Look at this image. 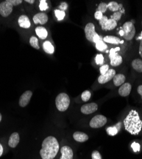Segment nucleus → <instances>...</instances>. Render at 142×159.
Returning a JSON list of instances; mask_svg holds the SVG:
<instances>
[{"label":"nucleus","mask_w":142,"mask_h":159,"mask_svg":"<svg viewBox=\"0 0 142 159\" xmlns=\"http://www.w3.org/2000/svg\"><path fill=\"white\" fill-rule=\"evenodd\" d=\"M132 66L135 70L138 73H142V60L136 59L132 62Z\"/></svg>","instance_id":"nucleus-23"},{"label":"nucleus","mask_w":142,"mask_h":159,"mask_svg":"<svg viewBox=\"0 0 142 159\" xmlns=\"http://www.w3.org/2000/svg\"><path fill=\"white\" fill-rule=\"evenodd\" d=\"M95 62L98 65H102L104 62V57L102 54H98L95 57Z\"/></svg>","instance_id":"nucleus-33"},{"label":"nucleus","mask_w":142,"mask_h":159,"mask_svg":"<svg viewBox=\"0 0 142 159\" xmlns=\"http://www.w3.org/2000/svg\"><path fill=\"white\" fill-rule=\"evenodd\" d=\"M107 123V118L104 115H97L92 118L90 122V126L92 128L97 129L104 126Z\"/></svg>","instance_id":"nucleus-6"},{"label":"nucleus","mask_w":142,"mask_h":159,"mask_svg":"<svg viewBox=\"0 0 142 159\" xmlns=\"http://www.w3.org/2000/svg\"><path fill=\"white\" fill-rule=\"evenodd\" d=\"M113 83L115 86H120L124 84L125 81V76L123 74L115 75L113 77Z\"/></svg>","instance_id":"nucleus-18"},{"label":"nucleus","mask_w":142,"mask_h":159,"mask_svg":"<svg viewBox=\"0 0 142 159\" xmlns=\"http://www.w3.org/2000/svg\"><path fill=\"white\" fill-rule=\"evenodd\" d=\"M116 71L115 70L109 69V70L105 74L100 75L98 78V82L100 84H104L109 81H110L112 78L115 76Z\"/></svg>","instance_id":"nucleus-8"},{"label":"nucleus","mask_w":142,"mask_h":159,"mask_svg":"<svg viewBox=\"0 0 142 159\" xmlns=\"http://www.w3.org/2000/svg\"><path fill=\"white\" fill-rule=\"evenodd\" d=\"M125 130L132 135H137L142 128V121L138 113L136 110H131L124 121Z\"/></svg>","instance_id":"nucleus-2"},{"label":"nucleus","mask_w":142,"mask_h":159,"mask_svg":"<svg viewBox=\"0 0 142 159\" xmlns=\"http://www.w3.org/2000/svg\"><path fill=\"white\" fill-rule=\"evenodd\" d=\"M101 38L99 36V35L97 33L95 36H94V38H93V42L94 43H97L98 42H99L100 40H101Z\"/></svg>","instance_id":"nucleus-39"},{"label":"nucleus","mask_w":142,"mask_h":159,"mask_svg":"<svg viewBox=\"0 0 142 159\" xmlns=\"http://www.w3.org/2000/svg\"><path fill=\"white\" fill-rule=\"evenodd\" d=\"M95 47H96V48H97L98 50H99V51H100V52H104V51H105V50L107 49L108 46H107V45L101 39V40H100V41L98 42L97 43H95Z\"/></svg>","instance_id":"nucleus-25"},{"label":"nucleus","mask_w":142,"mask_h":159,"mask_svg":"<svg viewBox=\"0 0 142 159\" xmlns=\"http://www.w3.org/2000/svg\"><path fill=\"white\" fill-rule=\"evenodd\" d=\"M91 92L89 90H85L81 94V99L84 102H86L90 99V98H91Z\"/></svg>","instance_id":"nucleus-29"},{"label":"nucleus","mask_w":142,"mask_h":159,"mask_svg":"<svg viewBox=\"0 0 142 159\" xmlns=\"http://www.w3.org/2000/svg\"><path fill=\"white\" fill-rule=\"evenodd\" d=\"M122 30L124 32V36L125 39L130 41L135 37L136 33L135 27L132 22H126L123 25Z\"/></svg>","instance_id":"nucleus-5"},{"label":"nucleus","mask_w":142,"mask_h":159,"mask_svg":"<svg viewBox=\"0 0 142 159\" xmlns=\"http://www.w3.org/2000/svg\"><path fill=\"white\" fill-rule=\"evenodd\" d=\"M110 63L112 66H118L122 63V57L118 54L110 58Z\"/></svg>","instance_id":"nucleus-24"},{"label":"nucleus","mask_w":142,"mask_h":159,"mask_svg":"<svg viewBox=\"0 0 142 159\" xmlns=\"http://www.w3.org/2000/svg\"><path fill=\"white\" fill-rule=\"evenodd\" d=\"M117 25V21H115L113 19H108V20L105 23V24L101 26L102 29L104 31H111L116 28Z\"/></svg>","instance_id":"nucleus-16"},{"label":"nucleus","mask_w":142,"mask_h":159,"mask_svg":"<svg viewBox=\"0 0 142 159\" xmlns=\"http://www.w3.org/2000/svg\"><path fill=\"white\" fill-rule=\"evenodd\" d=\"M73 138L75 141L80 142V143H83L86 141L88 139V136L86 134L82 132H75L73 134Z\"/></svg>","instance_id":"nucleus-17"},{"label":"nucleus","mask_w":142,"mask_h":159,"mask_svg":"<svg viewBox=\"0 0 142 159\" xmlns=\"http://www.w3.org/2000/svg\"><path fill=\"white\" fill-rule=\"evenodd\" d=\"M33 95L32 92L30 90H27L24 92L22 94V96L20 97L19 104V106L21 107H26L29 104L30 99L32 98V96Z\"/></svg>","instance_id":"nucleus-10"},{"label":"nucleus","mask_w":142,"mask_h":159,"mask_svg":"<svg viewBox=\"0 0 142 159\" xmlns=\"http://www.w3.org/2000/svg\"><path fill=\"white\" fill-rule=\"evenodd\" d=\"M3 153V146L2 145V144L0 143V157L2 155Z\"/></svg>","instance_id":"nucleus-42"},{"label":"nucleus","mask_w":142,"mask_h":159,"mask_svg":"<svg viewBox=\"0 0 142 159\" xmlns=\"http://www.w3.org/2000/svg\"><path fill=\"white\" fill-rule=\"evenodd\" d=\"M139 54L140 55V56L142 58V39L140 42V48H139Z\"/></svg>","instance_id":"nucleus-41"},{"label":"nucleus","mask_w":142,"mask_h":159,"mask_svg":"<svg viewBox=\"0 0 142 159\" xmlns=\"http://www.w3.org/2000/svg\"><path fill=\"white\" fill-rule=\"evenodd\" d=\"M108 8L112 11H118V10L120 9L119 4H118L115 2H110L108 4Z\"/></svg>","instance_id":"nucleus-26"},{"label":"nucleus","mask_w":142,"mask_h":159,"mask_svg":"<svg viewBox=\"0 0 142 159\" xmlns=\"http://www.w3.org/2000/svg\"><path fill=\"white\" fill-rule=\"evenodd\" d=\"M61 154L60 159H73V151L68 146H63L61 148Z\"/></svg>","instance_id":"nucleus-12"},{"label":"nucleus","mask_w":142,"mask_h":159,"mask_svg":"<svg viewBox=\"0 0 142 159\" xmlns=\"http://www.w3.org/2000/svg\"><path fill=\"white\" fill-rule=\"evenodd\" d=\"M122 13L120 11H115L114 12V14H113V16L111 17V19H114L115 21H118L121 19L122 17Z\"/></svg>","instance_id":"nucleus-31"},{"label":"nucleus","mask_w":142,"mask_h":159,"mask_svg":"<svg viewBox=\"0 0 142 159\" xmlns=\"http://www.w3.org/2000/svg\"><path fill=\"white\" fill-rule=\"evenodd\" d=\"M92 159H102V157L98 151L94 150L92 153Z\"/></svg>","instance_id":"nucleus-35"},{"label":"nucleus","mask_w":142,"mask_h":159,"mask_svg":"<svg viewBox=\"0 0 142 159\" xmlns=\"http://www.w3.org/2000/svg\"><path fill=\"white\" fill-rule=\"evenodd\" d=\"M57 109L60 111H66L70 104L69 96L66 93L59 94L55 100Z\"/></svg>","instance_id":"nucleus-4"},{"label":"nucleus","mask_w":142,"mask_h":159,"mask_svg":"<svg viewBox=\"0 0 142 159\" xmlns=\"http://www.w3.org/2000/svg\"><path fill=\"white\" fill-rule=\"evenodd\" d=\"M43 49L46 53L49 54H53L55 52V48L53 45L49 41H46L43 43Z\"/></svg>","instance_id":"nucleus-22"},{"label":"nucleus","mask_w":142,"mask_h":159,"mask_svg":"<svg viewBox=\"0 0 142 159\" xmlns=\"http://www.w3.org/2000/svg\"><path fill=\"white\" fill-rule=\"evenodd\" d=\"M67 8H68V5H67V3H66V2L61 3L60 4V5L59 6V9H60V10H61V11H65Z\"/></svg>","instance_id":"nucleus-37"},{"label":"nucleus","mask_w":142,"mask_h":159,"mask_svg":"<svg viewBox=\"0 0 142 159\" xmlns=\"http://www.w3.org/2000/svg\"><path fill=\"white\" fill-rule=\"evenodd\" d=\"M19 141H20V138H19V134L17 132H14V133H12L10 136V138L8 140V146L12 148H14L19 144Z\"/></svg>","instance_id":"nucleus-14"},{"label":"nucleus","mask_w":142,"mask_h":159,"mask_svg":"<svg viewBox=\"0 0 142 159\" xmlns=\"http://www.w3.org/2000/svg\"><path fill=\"white\" fill-rule=\"evenodd\" d=\"M55 14L57 18V20L58 21L62 20L66 16V13L63 11H61L60 10H55Z\"/></svg>","instance_id":"nucleus-28"},{"label":"nucleus","mask_w":142,"mask_h":159,"mask_svg":"<svg viewBox=\"0 0 142 159\" xmlns=\"http://www.w3.org/2000/svg\"><path fill=\"white\" fill-rule=\"evenodd\" d=\"M103 42L106 43H109L111 44H119L121 42L120 39L118 37L114 36H106L103 38Z\"/></svg>","instance_id":"nucleus-19"},{"label":"nucleus","mask_w":142,"mask_h":159,"mask_svg":"<svg viewBox=\"0 0 142 159\" xmlns=\"http://www.w3.org/2000/svg\"><path fill=\"white\" fill-rule=\"evenodd\" d=\"M124 43V41H121V42H120V43Z\"/></svg>","instance_id":"nucleus-46"},{"label":"nucleus","mask_w":142,"mask_h":159,"mask_svg":"<svg viewBox=\"0 0 142 159\" xmlns=\"http://www.w3.org/2000/svg\"><path fill=\"white\" fill-rule=\"evenodd\" d=\"M33 22L35 24H45L48 21V16L44 12L38 13V14H35L33 17Z\"/></svg>","instance_id":"nucleus-11"},{"label":"nucleus","mask_w":142,"mask_h":159,"mask_svg":"<svg viewBox=\"0 0 142 159\" xmlns=\"http://www.w3.org/2000/svg\"><path fill=\"white\" fill-rule=\"evenodd\" d=\"M132 86L130 83H125L122 84L119 89V94L122 97H126L131 93Z\"/></svg>","instance_id":"nucleus-13"},{"label":"nucleus","mask_w":142,"mask_h":159,"mask_svg":"<svg viewBox=\"0 0 142 159\" xmlns=\"http://www.w3.org/2000/svg\"><path fill=\"white\" fill-rule=\"evenodd\" d=\"M2 115L1 113H0V122L2 121Z\"/></svg>","instance_id":"nucleus-45"},{"label":"nucleus","mask_w":142,"mask_h":159,"mask_svg":"<svg viewBox=\"0 0 142 159\" xmlns=\"http://www.w3.org/2000/svg\"><path fill=\"white\" fill-rule=\"evenodd\" d=\"M109 70V66L108 64H105L100 66V72L101 75H105Z\"/></svg>","instance_id":"nucleus-34"},{"label":"nucleus","mask_w":142,"mask_h":159,"mask_svg":"<svg viewBox=\"0 0 142 159\" xmlns=\"http://www.w3.org/2000/svg\"><path fill=\"white\" fill-rule=\"evenodd\" d=\"M108 8V5L105 3H101L98 6V11H100L101 13H105L107 10Z\"/></svg>","instance_id":"nucleus-30"},{"label":"nucleus","mask_w":142,"mask_h":159,"mask_svg":"<svg viewBox=\"0 0 142 159\" xmlns=\"http://www.w3.org/2000/svg\"><path fill=\"white\" fill-rule=\"evenodd\" d=\"M120 126H121V123L119 122V123H118V124L115 125L113 127H109L106 128L107 133L110 136L116 135L119 132V130L120 129Z\"/></svg>","instance_id":"nucleus-20"},{"label":"nucleus","mask_w":142,"mask_h":159,"mask_svg":"<svg viewBox=\"0 0 142 159\" xmlns=\"http://www.w3.org/2000/svg\"><path fill=\"white\" fill-rule=\"evenodd\" d=\"M22 2V0H6L0 3V15L3 17L9 16L13 10V7L19 5Z\"/></svg>","instance_id":"nucleus-3"},{"label":"nucleus","mask_w":142,"mask_h":159,"mask_svg":"<svg viewBox=\"0 0 142 159\" xmlns=\"http://www.w3.org/2000/svg\"><path fill=\"white\" fill-rule=\"evenodd\" d=\"M94 16H95V19L100 20L102 18L103 15H102V13H101L100 11H99L97 10V11H96V12L95 13Z\"/></svg>","instance_id":"nucleus-38"},{"label":"nucleus","mask_w":142,"mask_h":159,"mask_svg":"<svg viewBox=\"0 0 142 159\" xmlns=\"http://www.w3.org/2000/svg\"><path fill=\"white\" fill-rule=\"evenodd\" d=\"M138 94L141 96V99H142V85H140V86H138V89H137Z\"/></svg>","instance_id":"nucleus-40"},{"label":"nucleus","mask_w":142,"mask_h":159,"mask_svg":"<svg viewBox=\"0 0 142 159\" xmlns=\"http://www.w3.org/2000/svg\"><path fill=\"white\" fill-rule=\"evenodd\" d=\"M131 147L133 148V149L135 152H137L140 151V144L138 143H136V142L133 143V144L131 145Z\"/></svg>","instance_id":"nucleus-36"},{"label":"nucleus","mask_w":142,"mask_h":159,"mask_svg":"<svg viewBox=\"0 0 142 159\" xmlns=\"http://www.w3.org/2000/svg\"><path fill=\"white\" fill-rule=\"evenodd\" d=\"M119 34H120L121 36H124V32L122 31V30L120 31V32H119Z\"/></svg>","instance_id":"nucleus-44"},{"label":"nucleus","mask_w":142,"mask_h":159,"mask_svg":"<svg viewBox=\"0 0 142 159\" xmlns=\"http://www.w3.org/2000/svg\"><path fill=\"white\" fill-rule=\"evenodd\" d=\"M35 32H36L37 35L42 39H46L48 34L46 29L44 27H42V26L37 27L35 29Z\"/></svg>","instance_id":"nucleus-21"},{"label":"nucleus","mask_w":142,"mask_h":159,"mask_svg":"<svg viewBox=\"0 0 142 159\" xmlns=\"http://www.w3.org/2000/svg\"><path fill=\"white\" fill-rule=\"evenodd\" d=\"M18 24L21 28L24 29H28L31 26V22L29 18L25 15H22L19 17Z\"/></svg>","instance_id":"nucleus-15"},{"label":"nucleus","mask_w":142,"mask_h":159,"mask_svg":"<svg viewBox=\"0 0 142 159\" xmlns=\"http://www.w3.org/2000/svg\"><path fill=\"white\" fill-rule=\"evenodd\" d=\"M60 149L59 143L56 138L48 136L44 139L40 155L42 159H53Z\"/></svg>","instance_id":"nucleus-1"},{"label":"nucleus","mask_w":142,"mask_h":159,"mask_svg":"<svg viewBox=\"0 0 142 159\" xmlns=\"http://www.w3.org/2000/svg\"><path fill=\"white\" fill-rule=\"evenodd\" d=\"M25 2H28V3H30V4H33V3H34V2H35L34 0H26Z\"/></svg>","instance_id":"nucleus-43"},{"label":"nucleus","mask_w":142,"mask_h":159,"mask_svg":"<svg viewBox=\"0 0 142 159\" xmlns=\"http://www.w3.org/2000/svg\"><path fill=\"white\" fill-rule=\"evenodd\" d=\"M85 33L86 39L90 42H93V38L97 34L95 31V25L93 23H88L85 28Z\"/></svg>","instance_id":"nucleus-7"},{"label":"nucleus","mask_w":142,"mask_h":159,"mask_svg":"<svg viewBox=\"0 0 142 159\" xmlns=\"http://www.w3.org/2000/svg\"><path fill=\"white\" fill-rule=\"evenodd\" d=\"M39 8L41 11H45L48 8V5L46 1H45V0H41V1H40Z\"/></svg>","instance_id":"nucleus-32"},{"label":"nucleus","mask_w":142,"mask_h":159,"mask_svg":"<svg viewBox=\"0 0 142 159\" xmlns=\"http://www.w3.org/2000/svg\"><path fill=\"white\" fill-rule=\"evenodd\" d=\"M98 109V106L95 102H91L84 104L81 108V111L85 115L92 114L95 112Z\"/></svg>","instance_id":"nucleus-9"},{"label":"nucleus","mask_w":142,"mask_h":159,"mask_svg":"<svg viewBox=\"0 0 142 159\" xmlns=\"http://www.w3.org/2000/svg\"><path fill=\"white\" fill-rule=\"evenodd\" d=\"M30 45L35 48V49H37L38 50L40 48V47H39V45H38V39L37 38L35 37V36H32L30 39Z\"/></svg>","instance_id":"nucleus-27"}]
</instances>
